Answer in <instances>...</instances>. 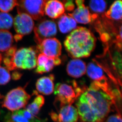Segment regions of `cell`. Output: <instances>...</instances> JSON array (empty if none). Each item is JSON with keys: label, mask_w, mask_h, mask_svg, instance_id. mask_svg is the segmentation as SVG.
<instances>
[{"label": "cell", "mask_w": 122, "mask_h": 122, "mask_svg": "<svg viewBox=\"0 0 122 122\" xmlns=\"http://www.w3.org/2000/svg\"><path fill=\"white\" fill-rule=\"evenodd\" d=\"M98 122H104L115 103V96L107 81H93L84 92Z\"/></svg>", "instance_id": "6da1fadb"}, {"label": "cell", "mask_w": 122, "mask_h": 122, "mask_svg": "<svg viewBox=\"0 0 122 122\" xmlns=\"http://www.w3.org/2000/svg\"><path fill=\"white\" fill-rule=\"evenodd\" d=\"M96 38L86 27H76L66 38L64 45L68 54L74 58H86L96 47Z\"/></svg>", "instance_id": "7a4b0ae2"}, {"label": "cell", "mask_w": 122, "mask_h": 122, "mask_svg": "<svg viewBox=\"0 0 122 122\" xmlns=\"http://www.w3.org/2000/svg\"><path fill=\"white\" fill-rule=\"evenodd\" d=\"M87 88L75 80L57 83L54 89V94L56 96L54 102L58 103L60 108L64 106L71 105Z\"/></svg>", "instance_id": "3957f363"}, {"label": "cell", "mask_w": 122, "mask_h": 122, "mask_svg": "<svg viewBox=\"0 0 122 122\" xmlns=\"http://www.w3.org/2000/svg\"><path fill=\"white\" fill-rule=\"evenodd\" d=\"M30 97L24 88L18 87L8 93L4 99L2 107L12 112L19 110L27 105Z\"/></svg>", "instance_id": "277c9868"}, {"label": "cell", "mask_w": 122, "mask_h": 122, "mask_svg": "<svg viewBox=\"0 0 122 122\" xmlns=\"http://www.w3.org/2000/svg\"><path fill=\"white\" fill-rule=\"evenodd\" d=\"M36 48L31 47L22 48L17 50L13 58L14 68L31 69L36 66L37 52Z\"/></svg>", "instance_id": "5b68a950"}, {"label": "cell", "mask_w": 122, "mask_h": 122, "mask_svg": "<svg viewBox=\"0 0 122 122\" xmlns=\"http://www.w3.org/2000/svg\"><path fill=\"white\" fill-rule=\"evenodd\" d=\"M18 13L28 14L35 20H41L44 13V8L48 0H17Z\"/></svg>", "instance_id": "8992f818"}, {"label": "cell", "mask_w": 122, "mask_h": 122, "mask_svg": "<svg viewBox=\"0 0 122 122\" xmlns=\"http://www.w3.org/2000/svg\"><path fill=\"white\" fill-rule=\"evenodd\" d=\"M14 26L16 35L14 37L16 42L22 39L23 37L31 33L34 27L33 19L28 14L18 13L14 20Z\"/></svg>", "instance_id": "52a82bcc"}, {"label": "cell", "mask_w": 122, "mask_h": 122, "mask_svg": "<svg viewBox=\"0 0 122 122\" xmlns=\"http://www.w3.org/2000/svg\"><path fill=\"white\" fill-rule=\"evenodd\" d=\"M34 39L37 45L43 40L52 38L57 33L56 24L52 20L43 19L34 27Z\"/></svg>", "instance_id": "ba28073f"}, {"label": "cell", "mask_w": 122, "mask_h": 122, "mask_svg": "<svg viewBox=\"0 0 122 122\" xmlns=\"http://www.w3.org/2000/svg\"><path fill=\"white\" fill-rule=\"evenodd\" d=\"M77 8L73 12L68 14L71 16L76 23L87 24L92 23L98 18L99 15L92 14L88 7L85 5V0H75Z\"/></svg>", "instance_id": "9c48e42d"}, {"label": "cell", "mask_w": 122, "mask_h": 122, "mask_svg": "<svg viewBox=\"0 0 122 122\" xmlns=\"http://www.w3.org/2000/svg\"><path fill=\"white\" fill-rule=\"evenodd\" d=\"M38 52L50 58H59L61 52L62 46L59 40L55 38H50L43 40L36 46Z\"/></svg>", "instance_id": "30bf717a"}, {"label": "cell", "mask_w": 122, "mask_h": 122, "mask_svg": "<svg viewBox=\"0 0 122 122\" xmlns=\"http://www.w3.org/2000/svg\"><path fill=\"white\" fill-rule=\"evenodd\" d=\"M81 122H98L97 117L92 109L84 92L78 98L76 104Z\"/></svg>", "instance_id": "8fae6325"}, {"label": "cell", "mask_w": 122, "mask_h": 122, "mask_svg": "<svg viewBox=\"0 0 122 122\" xmlns=\"http://www.w3.org/2000/svg\"><path fill=\"white\" fill-rule=\"evenodd\" d=\"M51 117L56 122H77L79 116L75 107L71 105H67L60 108L58 114L52 112Z\"/></svg>", "instance_id": "7c38bea8"}, {"label": "cell", "mask_w": 122, "mask_h": 122, "mask_svg": "<svg viewBox=\"0 0 122 122\" xmlns=\"http://www.w3.org/2000/svg\"><path fill=\"white\" fill-rule=\"evenodd\" d=\"M61 63L59 58H50L43 54H40L37 58L36 67L35 73L42 74L51 71L56 66Z\"/></svg>", "instance_id": "4fadbf2b"}, {"label": "cell", "mask_w": 122, "mask_h": 122, "mask_svg": "<svg viewBox=\"0 0 122 122\" xmlns=\"http://www.w3.org/2000/svg\"><path fill=\"white\" fill-rule=\"evenodd\" d=\"M65 10L61 0H48L45 5L44 13L52 19H57L64 14Z\"/></svg>", "instance_id": "5bb4252c"}, {"label": "cell", "mask_w": 122, "mask_h": 122, "mask_svg": "<svg viewBox=\"0 0 122 122\" xmlns=\"http://www.w3.org/2000/svg\"><path fill=\"white\" fill-rule=\"evenodd\" d=\"M66 71L70 76L78 78L85 74L86 66L85 63L80 59H73L68 62Z\"/></svg>", "instance_id": "9a60e30c"}, {"label": "cell", "mask_w": 122, "mask_h": 122, "mask_svg": "<svg viewBox=\"0 0 122 122\" xmlns=\"http://www.w3.org/2000/svg\"><path fill=\"white\" fill-rule=\"evenodd\" d=\"M54 80L55 77L53 74L40 78L36 83V90L43 95H48L52 94L54 89Z\"/></svg>", "instance_id": "2e32d148"}, {"label": "cell", "mask_w": 122, "mask_h": 122, "mask_svg": "<svg viewBox=\"0 0 122 122\" xmlns=\"http://www.w3.org/2000/svg\"><path fill=\"white\" fill-rule=\"evenodd\" d=\"M87 75L94 81L103 82L107 81L103 69L95 61L90 62L86 67Z\"/></svg>", "instance_id": "e0dca14e"}, {"label": "cell", "mask_w": 122, "mask_h": 122, "mask_svg": "<svg viewBox=\"0 0 122 122\" xmlns=\"http://www.w3.org/2000/svg\"><path fill=\"white\" fill-rule=\"evenodd\" d=\"M58 27L62 33H67L77 27V23L69 14H64L59 18Z\"/></svg>", "instance_id": "ac0fdd59"}, {"label": "cell", "mask_w": 122, "mask_h": 122, "mask_svg": "<svg viewBox=\"0 0 122 122\" xmlns=\"http://www.w3.org/2000/svg\"><path fill=\"white\" fill-rule=\"evenodd\" d=\"M104 15L107 19L113 21L121 20L122 19V0L114 1Z\"/></svg>", "instance_id": "d6986e66"}, {"label": "cell", "mask_w": 122, "mask_h": 122, "mask_svg": "<svg viewBox=\"0 0 122 122\" xmlns=\"http://www.w3.org/2000/svg\"><path fill=\"white\" fill-rule=\"evenodd\" d=\"M14 38L8 30H0V52H6L12 47Z\"/></svg>", "instance_id": "ffe728a7"}, {"label": "cell", "mask_w": 122, "mask_h": 122, "mask_svg": "<svg viewBox=\"0 0 122 122\" xmlns=\"http://www.w3.org/2000/svg\"><path fill=\"white\" fill-rule=\"evenodd\" d=\"M45 102V98L42 95H38L31 103L25 109L36 117L40 112Z\"/></svg>", "instance_id": "44dd1931"}, {"label": "cell", "mask_w": 122, "mask_h": 122, "mask_svg": "<svg viewBox=\"0 0 122 122\" xmlns=\"http://www.w3.org/2000/svg\"><path fill=\"white\" fill-rule=\"evenodd\" d=\"M107 7L105 0H90L89 8L93 14H102L105 11Z\"/></svg>", "instance_id": "7402d4cb"}, {"label": "cell", "mask_w": 122, "mask_h": 122, "mask_svg": "<svg viewBox=\"0 0 122 122\" xmlns=\"http://www.w3.org/2000/svg\"><path fill=\"white\" fill-rule=\"evenodd\" d=\"M16 51V46H12L4 54L3 63L8 70L11 71L15 70L13 64V58Z\"/></svg>", "instance_id": "603a6c76"}, {"label": "cell", "mask_w": 122, "mask_h": 122, "mask_svg": "<svg viewBox=\"0 0 122 122\" xmlns=\"http://www.w3.org/2000/svg\"><path fill=\"white\" fill-rule=\"evenodd\" d=\"M14 22L13 17L6 12H0V30H9Z\"/></svg>", "instance_id": "cb8c5ba5"}, {"label": "cell", "mask_w": 122, "mask_h": 122, "mask_svg": "<svg viewBox=\"0 0 122 122\" xmlns=\"http://www.w3.org/2000/svg\"><path fill=\"white\" fill-rule=\"evenodd\" d=\"M5 119L14 122H32L23 115L21 110L16 111L12 113L8 114Z\"/></svg>", "instance_id": "d4e9b609"}, {"label": "cell", "mask_w": 122, "mask_h": 122, "mask_svg": "<svg viewBox=\"0 0 122 122\" xmlns=\"http://www.w3.org/2000/svg\"><path fill=\"white\" fill-rule=\"evenodd\" d=\"M17 6V0H0V11L7 13Z\"/></svg>", "instance_id": "484cf974"}, {"label": "cell", "mask_w": 122, "mask_h": 122, "mask_svg": "<svg viewBox=\"0 0 122 122\" xmlns=\"http://www.w3.org/2000/svg\"><path fill=\"white\" fill-rule=\"evenodd\" d=\"M9 70L4 67L0 66V85H6L10 80Z\"/></svg>", "instance_id": "4316f807"}, {"label": "cell", "mask_w": 122, "mask_h": 122, "mask_svg": "<svg viewBox=\"0 0 122 122\" xmlns=\"http://www.w3.org/2000/svg\"><path fill=\"white\" fill-rule=\"evenodd\" d=\"M105 122H122V117L119 114H114L109 117Z\"/></svg>", "instance_id": "83f0119b"}, {"label": "cell", "mask_w": 122, "mask_h": 122, "mask_svg": "<svg viewBox=\"0 0 122 122\" xmlns=\"http://www.w3.org/2000/svg\"><path fill=\"white\" fill-rule=\"evenodd\" d=\"M112 42L122 44V24L121 22L119 26L117 34Z\"/></svg>", "instance_id": "f1b7e54d"}, {"label": "cell", "mask_w": 122, "mask_h": 122, "mask_svg": "<svg viewBox=\"0 0 122 122\" xmlns=\"http://www.w3.org/2000/svg\"><path fill=\"white\" fill-rule=\"evenodd\" d=\"M22 74L18 72H14L12 73V78L14 80H18L21 77Z\"/></svg>", "instance_id": "f546056e"}, {"label": "cell", "mask_w": 122, "mask_h": 122, "mask_svg": "<svg viewBox=\"0 0 122 122\" xmlns=\"http://www.w3.org/2000/svg\"><path fill=\"white\" fill-rule=\"evenodd\" d=\"M2 56L1 54H0V65L1 64V61H2Z\"/></svg>", "instance_id": "4dcf8cb0"}, {"label": "cell", "mask_w": 122, "mask_h": 122, "mask_svg": "<svg viewBox=\"0 0 122 122\" xmlns=\"http://www.w3.org/2000/svg\"><path fill=\"white\" fill-rule=\"evenodd\" d=\"M5 122H14L13 121H11L10 120H8L7 119H5Z\"/></svg>", "instance_id": "1f68e13d"}]
</instances>
